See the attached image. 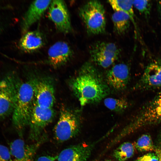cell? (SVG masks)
<instances>
[{
	"label": "cell",
	"instance_id": "cell-1",
	"mask_svg": "<svg viewBox=\"0 0 161 161\" xmlns=\"http://www.w3.org/2000/svg\"><path fill=\"white\" fill-rule=\"evenodd\" d=\"M70 86L82 106L100 102L109 92L106 82L90 62L82 65L78 74L71 81Z\"/></svg>",
	"mask_w": 161,
	"mask_h": 161
},
{
	"label": "cell",
	"instance_id": "cell-2",
	"mask_svg": "<svg viewBox=\"0 0 161 161\" xmlns=\"http://www.w3.org/2000/svg\"><path fill=\"white\" fill-rule=\"evenodd\" d=\"M34 102V90L31 80L21 83L12 117L13 127L21 137L29 126Z\"/></svg>",
	"mask_w": 161,
	"mask_h": 161
},
{
	"label": "cell",
	"instance_id": "cell-3",
	"mask_svg": "<svg viewBox=\"0 0 161 161\" xmlns=\"http://www.w3.org/2000/svg\"><path fill=\"white\" fill-rule=\"evenodd\" d=\"M79 14L89 35H99L105 32V11L100 1L91 0L86 2L80 8Z\"/></svg>",
	"mask_w": 161,
	"mask_h": 161
},
{
	"label": "cell",
	"instance_id": "cell-4",
	"mask_svg": "<svg viewBox=\"0 0 161 161\" xmlns=\"http://www.w3.org/2000/svg\"><path fill=\"white\" fill-rule=\"evenodd\" d=\"M79 129L80 122L78 116L72 111L62 107L54 129L56 140L60 143L66 141L75 136Z\"/></svg>",
	"mask_w": 161,
	"mask_h": 161
},
{
	"label": "cell",
	"instance_id": "cell-5",
	"mask_svg": "<svg viewBox=\"0 0 161 161\" xmlns=\"http://www.w3.org/2000/svg\"><path fill=\"white\" fill-rule=\"evenodd\" d=\"M89 51L92 61L105 68L112 65L120 54V50L115 44L105 41H99L93 44Z\"/></svg>",
	"mask_w": 161,
	"mask_h": 161
},
{
	"label": "cell",
	"instance_id": "cell-6",
	"mask_svg": "<svg viewBox=\"0 0 161 161\" xmlns=\"http://www.w3.org/2000/svg\"><path fill=\"white\" fill-rule=\"evenodd\" d=\"M55 115L52 108L40 107L34 101L29 125V138L35 142L38 140L44 128L52 121Z\"/></svg>",
	"mask_w": 161,
	"mask_h": 161
},
{
	"label": "cell",
	"instance_id": "cell-7",
	"mask_svg": "<svg viewBox=\"0 0 161 161\" xmlns=\"http://www.w3.org/2000/svg\"><path fill=\"white\" fill-rule=\"evenodd\" d=\"M47 139L46 135L43 134L38 140L31 144H27L21 139L11 142L9 148L11 161H35L37 151Z\"/></svg>",
	"mask_w": 161,
	"mask_h": 161
},
{
	"label": "cell",
	"instance_id": "cell-8",
	"mask_svg": "<svg viewBox=\"0 0 161 161\" xmlns=\"http://www.w3.org/2000/svg\"><path fill=\"white\" fill-rule=\"evenodd\" d=\"M48 17L60 32L67 34L72 30L70 15L64 1L53 0L48 7Z\"/></svg>",
	"mask_w": 161,
	"mask_h": 161
},
{
	"label": "cell",
	"instance_id": "cell-9",
	"mask_svg": "<svg viewBox=\"0 0 161 161\" xmlns=\"http://www.w3.org/2000/svg\"><path fill=\"white\" fill-rule=\"evenodd\" d=\"M31 81L33 88L35 103L43 108H52L55 97L52 82L49 79L44 78H35Z\"/></svg>",
	"mask_w": 161,
	"mask_h": 161
},
{
	"label": "cell",
	"instance_id": "cell-10",
	"mask_svg": "<svg viewBox=\"0 0 161 161\" xmlns=\"http://www.w3.org/2000/svg\"><path fill=\"white\" fill-rule=\"evenodd\" d=\"M161 87V58L155 60L146 67L134 89L138 90L154 89Z\"/></svg>",
	"mask_w": 161,
	"mask_h": 161
},
{
	"label": "cell",
	"instance_id": "cell-11",
	"mask_svg": "<svg viewBox=\"0 0 161 161\" xmlns=\"http://www.w3.org/2000/svg\"><path fill=\"white\" fill-rule=\"evenodd\" d=\"M161 122V94L155 97L141 109L134 125L140 127Z\"/></svg>",
	"mask_w": 161,
	"mask_h": 161
},
{
	"label": "cell",
	"instance_id": "cell-12",
	"mask_svg": "<svg viewBox=\"0 0 161 161\" xmlns=\"http://www.w3.org/2000/svg\"><path fill=\"white\" fill-rule=\"evenodd\" d=\"M130 78L128 66L123 63L116 64L108 72L106 82L109 86L116 91H122L127 87Z\"/></svg>",
	"mask_w": 161,
	"mask_h": 161
},
{
	"label": "cell",
	"instance_id": "cell-13",
	"mask_svg": "<svg viewBox=\"0 0 161 161\" xmlns=\"http://www.w3.org/2000/svg\"><path fill=\"white\" fill-rule=\"evenodd\" d=\"M73 52L69 45L64 41L56 42L48 51V61L54 68L61 66L72 58Z\"/></svg>",
	"mask_w": 161,
	"mask_h": 161
},
{
	"label": "cell",
	"instance_id": "cell-14",
	"mask_svg": "<svg viewBox=\"0 0 161 161\" xmlns=\"http://www.w3.org/2000/svg\"><path fill=\"white\" fill-rule=\"evenodd\" d=\"M51 1L36 0L31 3L21 21V30L23 34L28 31L31 26L41 18Z\"/></svg>",
	"mask_w": 161,
	"mask_h": 161
},
{
	"label": "cell",
	"instance_id": "cell-15",
	"mask_svg": "<svg viewBox=\"0 0 161 161\" xmlns=\"http://www.w3.org/2000/svg\"><path fill=\"white\" fill-rule=\"evenodd\" d=\"M21 83L18 77L0 95V120L12 114L16 103L18 92Z\"/></svg>",
	"mask_w": 161,
	"mask_h": 161
},
{
	"label": "cell",
	"instance_id": "cell-16",
	"mask_svg": "<svg viewBox=\"0 0 161 161\" xmlns=\"http://www.w3.org/2000/svg\"><path fill=\"white\" fill-rule=\"evenodd\" d=\"M92 148V145L83 143L71 146L56 157L57 161H87Z\"/></svg>",
	"mask_w": 161,
	"mask_h": 161
},
{
	"label": "cell",
	"instance_id": "cell-17",
	"mask_svg": "<svg viewBox=\"0 0 161 161\" xmlns=\"http://www.w3.org/2000/svg\"><path fill=\"white\" fill-rule=\"evenodd\" d=\"M44 34L38 30L27 31L23 34L19 42V46L22 51L32 53L42 48L45 44Z\"/></svg>",
	"mask_w": 161,
	"mask_h": 161
},
{
	"label": "cell",
	"instance_id": "cell-18",
	"mask_svg": "<svg viewBox=\"0 0 161 161\" xmlns=\"http://www.w3.org/2000/svg\"><path fill=\"white\" fill-rule=\"evenodd\" d=\"M114 31L119 35L125 34L129 29L131 21L129 16L121 11H114L112 16Z\"/></svg>",
	"mask_w": 161,
	"mask_h": 161
},
{
	"label": "cell",
	"instance_id": "cell-19",
	"mask_svg": "<svg viewBox=\"0 0 161 161\" xmlns=\"http://www.w3.org/2000/svg\"><path fill=\"white\" fill-rule=\"evenodd\" d=\"M114 11H121L126 13L131 21L136 25L133 10V0H113L108 1Z\"/></svg>",
	"mask_w": 161,
	"mask_h": 161
},
{
	"label": "cell",
	"instance_id": "cell-20",
	"mask_svg": "<svg viewBox=\"0 0 161 161\" xmlns=\"http://www.w3.org/2000/svg\"><path fill=\"white\" fill-rule=\"evenodd\" d=\"M134 152L133 145L129 142L122 144L114 152V156L119 161H125L131 157Z\"/></svg>",
	"mask_w": 161,
	"mask_h": 161
},
{
	"label": "cell",
	"instance_id": "cell-21",
	"mask_svg": "<svg viewBox=\"0 0 161 161\" xmlns=\"http://www.w3.org/2000/svg\"><path fill=\"white\" fill-rule=\"evenodd\" d=\"M104 103L109 110L116 112H122L128 107V103L125 99L108 97L104 99Z\"/></svg>",
	"mask_w": 161,
	"mask_h": 161
},
{
	"label": "cell",
	"instance_id": "cell-22",
	"mask_svg": "<svg viewBox=\"0 0 161 161\" xmlns=\"http://www.w3.org/2000/svg\"><path fill=\"white\" fill-rule=\"evenodd\" d=\"M135 147L140 151H151L154 150V147L151 137L148 134L141 136L135 144Z\"/></svg>",
	"mask_w": 161,
	"mask_h": 161
},
{
	"label": "cell",
	"instance_id": "cell-23",
	"mask_svg": "<svg viewBox=\"0 0 161 161\" xmlns=\"http://www.w3.org/2000/svg\"><path fill=\"white\" fill-rule=\"evenodd\" d=\"M133 4L144 17L148 19L150 17L151 10L152 2L149 0H133Z\"/></svg>",
	"mask_w": 161,
	"mask_h": 161
},
{
	"label": "cell",
	"instance_id": "cell-24",
	"mask_svg": "<svg viewBox=\"0 0 161 161\" xmlns=\"http://www.w3.org/2000/svg\"><path fill=\"white\" fill-rule=\"evenodd\" d=\"M18 77L16 73L11 72L0 80V95L10 86Z\"/></svg>",
	"mask_w": 161,
	"mask_h": 161
},
{
	"label": "cell",
	"instance_id": "cell-25",
	"mask_svg": "<svg viewBox=\"0 0 161 161\" xmlns=\"http://www.w3.org/2000/svg\"><path fill=\"white\" fill-rule=\"evenodd\" d=\"M9 148L0 144V161H11Z\"/></svg>",
	"mask_w": 161,
	"mask_h": 161
},
{
	"label": "cell",
	"instance_id": "cell-26",
	"mask_svg": "<svg viewBox=\"0 0 161 161\" xmlns=\"http://www.w3.org/2000/svg\"><path fill=\"white\" fill-rule=\"evenodd\" d=\"M158 157L156 154L150 153L138 158L136 161H158Z\"/></svg>",
	"mask_w": 161,
	"mask_h": 161
},
{
	"label": "cell",
	"instance_id": "cell-27",
	"mask_svg": "<svg viewBox=\"0 0 161 161\" xmlns=\"http://www.w3.org/2000/svg\"><path fill=\"white\" fill-rule=\"evenodd\" d=\"M35 161H57L56 157L49 156H42L36 158Z\"/></svg>",
	"mask_w": 161,
	"mask_h": 161
},
{
	"label": "cell",
	"instance_id": "cell-28",
	"mask_svg": "<svg viewBox=\"0 0 161 161\" xmlns=\"http://www.w3.org/2000/svg\"><path fill=\"white\" fill-rule=\"evenodd\" d=\"M7 24L5 23L3 21L0 20V37L6 28Z\"/></svg>",
	"mask_w": 161,
	"mask_h": 161
},
{
	"label": "cell",
	"instance_id": "cell-29",
	"mask_svg": "<svg viewBox=\"0 0 161 161\" xmlns=\"http://www.w3.org/2000/svg\"><path fill=\"white\" fill-rule=\"evenodd\" d=\"M155 153L158 157V161H161V142L156 150Z\"/></svg>",
	"mask_w": 161,
	"mask_h": 161
},
{
	"label": "cell",
	"instance_id": "cell-30",
	"mask_svg": "<svg viewBox=\"0 0 161 161\" xmlns=\"http://www.w3.org/2000/svg\"><path fill=\"white\" fill-rule=\"evenodd\" d=\"M157 7L160 18L161 19V1L157 2Z\"/></svg>",
	"mask_w": 161,
	"mask_h": 161
},
{
	"label": "cell",
	"instance_id": "cell-31",
	"mask_svg": "<svg viewBox=\"0 0 161 161\" xmlns=\"http://www.w3.org/2000/svg\"></svg>",
	"mask_w": 161,
	"mask_h": 161
}]
</instances>
